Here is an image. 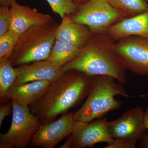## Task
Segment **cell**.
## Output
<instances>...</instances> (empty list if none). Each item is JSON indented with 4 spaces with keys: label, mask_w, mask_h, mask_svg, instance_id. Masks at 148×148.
I'll return each instance as SVG.
<instances>
[{
    "label": "cell",
    "mask_w": 148,
    "mask_h": 148,
    "mask_svg": "<svg viewBox=\"0 0 148 148\" xmlns=\"http://www.w3.org/2000/svg\"><path fill=\"white\" fill-rule=\"evenodd\" d=\"M92 77L77 71L64 73L51 82L41 99L30 111L42 124L53 121L79 104L88 95Z\"/></svg>",
    "instance_id": "obj_1"
},
{
    "label": "cell",
    "mask_w": 148,
    "mask_h": 148,
    "mask_svg": "<svg viewBox=\"0 0 148 148\" xmlns=\"http://www.w3.org/2000/svg\"><path fill=\"white\" fill-rule=\"evenodd\" d=\"M114 43L106 34H93L76 57L61 67V71H77L91 77L108 76L120 84H126L127 69L114 50Z\"/></svg>",
    "instance_id": "obj_2"
},
{
    "label": "cell",
    "mask_w": 148,
    "mask_h": 148,
    "mask_svg": "<svg viewBox=\"0 0 148 148\" xmlns=\"http://www.w3.org/2000/svg\"><path fill=\"white\" fill-rule=\"evenodd\" d=\"M112 77L100 75L93 77L87 98L80 108L74 113L75 121L90 122L111 111L120 108L121 101L115 99L116 95L130 98L126 90Z\"/></svg>",
    "instance_id": "obj_3"
},
{
    "label": "cell",
    "mask_w": 148,
    "mask_h": 148,
    "mask_svg": "<svg viewBox=\"0 0 148 148\" xmlns=\"http://www.w3.org/2000/svg\"><path fill=\"white\" fill-rule=\"evenodd\" d=\"M58 24L52 18L31 27L18 38L9 58L14 66L47 60L56 40Z\"/></svg>",
    "instance_id": "obj_4"
},
{
    "label": "cell",
    "mask_w": 148,
    "mask_h": 148,
    "mask_svg": "<svg viewBox=\"0 0 148 148\" xmlns=\"http://www.w3.org/2000/svg\"><path fill=\"white\" fill-rule=\"evenodd\" d=\"M72 21L85 25L92 34H105L109 27L125 18L108 0H87L70 15Z\"/></svg>",
    "instance_id": "obj_5"
},
{
    "label": "cell",
    "mask_w": 148,
    "mask_h": 148,
    "mask_svg": "<svg viewBox=\"0 0 148 148\" xmlns=\"http://www.w3.org/2000/svg\"><path fill=\"white\" fill-rule=\"evenodd\" d=\"M11 102V124L7 132L0 135V148H27L42 124L38 118L31 112L29 107L14 101Z\"/></svg>",
    "instance_id": "obj_6"
},
{
    "label": "cell",
    "mask_w": 148,
    "mask_h": 148,
    "mask_svg": "<svg viewBox=\"0 0 148 148\" xmlns=\"http://www.w3.org/2000/svg\"><path fill=\"white\" fill-rule=\"evenodd\" d=\"M113 48L127 69L138 75L148 77V39L125 37L114 43Z\"/></svg>",
    "instance_id": "obj_7"
},
{
    "label": "cell",
    "mask_w": 148,
    "mask_h": 148,
    "mask_svg": "<svg viewBox=\"0 0 148 148\" xmlns=\"http://www.w3.org/2000/svg\"><path fill=\"white\" fill-rule=\"evenodd\" d=\"M108 129L114 139H124L137 143L147 130L145 111L139 106L130 109L117 119L109 121Z\"/></svg>",
    "instance_id": "obj_8"
},
{
    "label": "cell",
    "mask_w": 148,
    "mask_h": 148,
    "mask_svg": "<svg viewBox=\"0 0 148 148\" xmlns=\"http://www.w3.org/2000/svg\"><path fill=\"white\" fill-rule=\"evenodd\" d=\"M109 122L104 118L90 122L75 121L71 133L72 148L92 147L96 144H110L114 139L110 134Z\"/></svg>",
    "instance_id": "obj_9"
},
{
    "label": "cell",
    "mask_w": 148,
    "mask_h": 148,
    "mask_svg": "<svg viewBox=\"0 0 148 148\" xmlns=\"http://www.w3.org/2000/svg\"><path fill=\"white\" fill-rule=\"evenodd\" d=\"M75 120L74 113L66 114L57 120L42 124L33 136L29 147L53 148L71 134Z\"/></svg>",
    "instance_id": "obj_10"
},
{
    "label": "cell",
    "mask_w": 148,
    "mask_h": 148,
    "mask_svg": "<svg viewBox=\"0 0 148 148\" xmlns=\"http://www.w3.org/2000/svg\"><path fill=\"white\" fill-rule=\"evenodd\" d=\"M15 69L16 77L13 85L36 81L52 82L64 73L61 68L48 60L36 61L32 64L18 66Z\"/></svg>",
    "instance_id": "obj_11"
},
{
    "label": "cell",
    "mask_w": 148,
    "mask_h": 148,
    "mask_svg": "<svg viewBox=\"0 0 148 148\" xmlns=\"http://www.w3.org/2000/svg\"><path fill=\"white\" fill-rule=\"evenodd\" d=\"M10 8L11 21L9 31L18 37L31 27L51 18L49 14L39 12L36 8L21 5L16 2L14 3Z\"/></svg>",
    "instance_id": "obj_12"
},
{
    "label": "cell",
    "mask_w": 148,
    "mask_h": 148,
    "mask_svg": "<svg viewBox=\"0 0 148 148\" xmlns=\"http://www.w3.org/2000/svg\"><path fill=\"white\" fill-rule=\"evenodd\" d=\"M105 34L113 41L129 36L148 39V10L136 16L123 18L109 27Z\"/></svg>",
    "instance_id": "obj_13"
},
{
    "label": "cell",
    "mask_w": 148,
    "mask_h": 148,
    "mask_svg": "<svg viewBox=\"0 0 148 148\" xmlns=\"http://www.w3.org/2000/svg\"><path fill=\"white\" fill-rule=\"evenodd\" d=\"M62 19L56 31V40L80 49L85 46L93 34L90 29L85 25L72 21L69 14Z\"/></svg>",
    "instance_id": "obj_14"
},
{
    "label": "cell",
    "mask_w": 148,
    "mask_h": 148,
    "mask_svg": "<svg viewBox=\"0 0 148 148\" xmlns=\"http://www.w3.org/2000/svg\"><path fill=\"white\" fill-rule=\"evenodd\" d=\"M51 82L36 81L12 86L9 89L7 99L27 107L34 106L41 99Z\"/></svg>",
    "instance_id": "obj_15"
},
{
    "label": "cell",
    "mask_w": 148,
    "mask_h": 148,
    "mask_svg": "<svg viewBox=\"0 0 148 148\" xmlns=\"http://www.w3.org/2000/svg\"><path fill=\"white\" fill-rule=\"evenodd\" d=\"M81 49L76 47L56 40L47 60L61 68L75 58Z\"/></svg>",
    "instance_id": "obj_16"
},
{
    "label": "cell",
    "mask_w": 148,
    "mask_h": 148,
    "mask_svg": "<svg viewBox=\"0 0 148 148\" xmlns=\"http://www.w3.org/2000/svg\"><path fill=\"white\" fill-rule=\"evenodd\" d=\"M16 72L9 59L0 60V98L1 103L5 102L9 89L16 79Z\"/></svg>",
    "instance_id": "obj_17"
},
{
    "label": "cell",
    "mask_w": 148,
    "mask_h": 148,
    "mask_svg": "<svg viewBox=\"0 0 148 148\" xmlns=\"http://www.w3.org/2000/svg\"><path fill=\"white\" fill-rule=\"evenodd\" d=\"M111 5L116 8L125 18L132 17L148 10L145 0H108Z\"/></svg>",
    "instance_id": "obj_18"
},
{
    "label": "cell",
    "mask_w": 148,
    "mask_h": 148,
    "mask_svg": "<svg viewBox=\"0 0 148 148\" xmlns=\"http://www.w3.org/2000/svg\"><path fill=\"white\" fill-rule=\"evenodd\" d=\"M53 11L61 18L66 14H73L76 11L78 5L75 0H46Z\"/></svg>",
    "instance_id": "obj_19"
},
{
    "label": "cell",
    "mask_w": 148,
    "mask_h": 148,
    "mask_svg": "<svg viewBox=\"0 0 148 148\" xmlns=\"http://www.w3.org/2000/svg\"><path fill=\"white\" fill-rule=\"evenodd\" d=\"M19 37L9 31L0 36V60L9 59Z\"/></svg>",
    "instance_id": "obj_20"
},
{
    "label": "cell",
    "mask_w": 148,
    "mask_h": 148,
    "mask_svg": "<svg viewBox=\"0 0 148 148\" xmlns=\"http://www.w3.org/2000/svg\"><path fill=\"white\" fill-rule=\"evenodd\" d=\"M11 21L10 8L6 7H0V36L9 31Z\"/></svg>",
    "instance_id": "obj_21"
},
{
    "label": "cell",
    "mask_w": 148,
    "mask_h": 148,
    "mask_svg": "<svg viewBox=\"0 0 148 148\" xmlns=\"http://www.w3.org/2000/svg\"><path fill=\"white\" fill-rule=\"evenodd\" d=\"M136 143L124 139H114L113 142L108 144L105 148H135Z\"/></svg>",
    "instance_id": "obj_22"
},
{
    "label": "cell",
    "mask_w": 148,
    "mask_h": 148,
    "mask_svg": "<svg viewBox=\"0 0 148 148\" xmlns=\"http://www.w3.org/2000/svg\"><path fill=\"white\" fill-rule=\"evenodd\" d=\"M12 111V103L4 104L0 107V126H1L3 121L10 114Z\"/></svg>",
    "instance_id": "obj_23"
},
{
    "label": "cell",
    "mask_w": 148,
    "mask_h": 148,
    "mask_svg": "<svg viewBox=\"0 0 148 148\" xmlns=\"http://www.w3.org/2000/svg\"><path fill=\"white\" fill-rule=\"evenodd\" d=\"M139 141V147L148 148V132H146Z\"/></svg>",
    "instance_id": "obj_24"
},
{
    "label": "cell",
    "mask_w": 148,
    "mask_h": 148,
    "mask_svg": "<svg viewBox=\"0 0 148 148\" xmlns=\"http://www.w3.org/2000/svg\"><path fill=\"white\" fill-rule=\"evenodd\" d=\"M72 139L71 135H70L68 136L66 141L64 144L60 146V148H72Z\"/></svg>",
    "instance_id": "obj_25"
},
{
    "label": "cell",
    "mask_w": 148,
    "mask_h": 148,
    "mask_svg": "<svg viewBox=\"0 0 148 148\" xmlns=\"http://www.w3.org/2000/svg\"><path fill=\"white\" fill-rule=\"evenodd\" d=\"M16 2V0H0L1 6L10 8L14 3Z\"/></svg>",
    "instance_id": "obj_26"
},
{
    "label": "cell",
    "mask_w": 148,
    "mask_h": 148,
    "mask_svg": "<svg viewBox=\"0 0 148 148\" xmlns=\"http://www.w3.org/2000/svg\"><path fill=\"white\" fill-rule=\"evenodd\" d=\"M145 121L146 127L148 130V107L145 111Z\"/></svg>",
    "instance_id": "obj_27"
},
{
    "label": "cell",
    "mask_w": 148,
    "mask_h": 148,
    "mask_svg": "<svg viewBox=\"0 0 148 148\" xmlns=\"http://www.w3.org/2000/svg\"><path fill=\"white\" fill-rule=\"evenodd\" d=\"M75 1L76 3L79 5L82 2L83 0H75Z\"/></svg>",
    "instance_id": "obj_28"
},
{
    "label": "cell",
    "mask_w": 148,
    "mask_h": 148,
    "mask_svg": "<svg viewBox=\"0 0 148 148\" xmlns=\"http://www.w3.org/2000/svg\"><path fill=\"white\" fill-rule=\"evenodd\" d=\"M87 1V0H83L82 2H84V1Z\"/></svg>",
    "instance_id": "obj_29"
},
{
    "label": "cell",
    "mask_w": 148,
    "mask_h": 148,
    "mask_svg": "<svg viewBox=\"0 0 148 148\" xmlns=\"http://www.w3.org/2000/svg\"><path fill=\"white\" fill-rule=\"evenodd\" d=\"M145 1H146L147 2H148V0H145Z\"/></svg>",
    "instance_id": "obj_30"
}]
</instances>
